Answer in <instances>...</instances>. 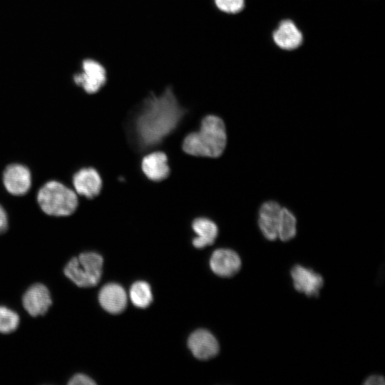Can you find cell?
Listing matches in <instances>:
<instances>
[{"mask_svg": "<svg viewBox=\"0 0 385 385\" xmlns=\"http://www.w3.org/2000/svg\"><path fill=\"white\" fill-rule=\"evenodd\" d=\"M184 113L170 88L160 96L151 95L135 119L138 145L145 148L158 144L177 127Z\"/></svg>", "mask_w": 385, "mask_h": 385, "instance_id": "1", "label": "cell"}, {"mask_svg": "<svg viewBox=\"0 0 385 385\" xmlns=\"http://www.w3.org/2000/svg\"><path fill=\"white\" fill-rule=\"evenodd\" d=\"M226 144L224 121L218 116L210 115L202 119L198 131L185 138L183 149L194 156L217 158L224 152Z\"/></svg>", "mask_w": 385, "mask_h": 385, "instance_id": "2", "label": "cell"}, {"mask_svg": "<svg viewBox=\"0 0 385 385\" xmlns=\"http://www.w3.org/2000/svg\"><path fill=\"white\" fill-rule=\"evenodd\" d=\"M37 200L41 210L53 216H68L78 206L76 194L57 181H49L39 190Z\"/></svg>", "mask_w": 385, "mask_h": 385, "instance_id": "3", "label": "cell"}, {"mask_svg": "<svg viewBox=\"0 0 385 385\" xmlns=\"http://www.w3.org/2000/svg\"><path fill=\"white\" fill-rule=\"evenodd\" d=\"M103 265L102 256L87 252L71 258L66 265L63 273L80 287H92L101 279Z\"/></svg>", "mask_w": 385, "mask_h": 385, "instance_id": "4", "label": "cell"}, {"mask_svg": "<svg viewBox=\"0 0 385 385\" xmlns=\"http://www.w3.org/2000/svg\"><path fill=\"white\" fill-rule=\"evenodd\" d=\"M290 276L294 289L307 297H317L324 284L321 274L301 265L292 267Z\"/></svg>", "mask_w": 385, "mask_h": 385, "instance_id": "5", "label": "cell"}, {"mask_svg": "<svg viewBox=\"0 0 385 385\" xmlns=\"http://www.w3.org/2000/svg\"><path fill=\"white\" fill-rule=\"evenodd\" d=\"M22 304L31 316L43 315L52 304L48 289L41 283L33 284L24 293Z\"/></svg>", "mask_w": 385, "mask_h": 385, "instance_id": "6", "label": "cell"}, {"mask_svg": "<svg viewBox=\"0 0 385 385\" xmlns=\"http://www.w3.org/2000/svg\"><path fill=\"white\" fill-rule=\"evenodd\" d=\"M83 73L74 77L76 84L81 86L88 93H95L106 81V72L98 62L87 59L83 62Z\"/></svg>", "mask_w": 385, "mask_h": 385, "instance_id": "7", "label": "cell"}, {"mask_svg": "<svg viewBox=\"0 0 385 385\" xmlns=\"http://www.w3.org/2000/svg\"><path fill=\"white\" fill-rule=\"evenodd\" d=\"M212 271L222 277H230L240 270L242 261L238 254L232 250L221 248L213 252L210 260Z\"/></svg>", "mask_w": 385, "mask_h": 385, "instance_id": "8", "label": "cell"}, {"mask_svg": "<svg viewBox=\"0 0 385 385\" xmlns=\"http://www.w3.org/2000/svg\"><path fill=\"white\" fill-rule=\"evenodd\" d=\"M3 181L7 191L14 195H22L30 189L31 177L29 170L20 164H11L6 167Z\"/></svg>", "mask_w": 385, "mask_h": 385, "instance_id": "9", "label": "cell"}, {"mask_svg": "<svg viewBox=\"0 0 385 385\" xmlns=\"http://www.w3.org/2000/svg\"><path fill=\"white\" fill-rule=\"evenodd\" d=\"M188 346L195 357L202 360L214 357L219 351L217 339L205 329L194 332L188 339Z\"/></svg>", "mask_w": 385, "mask_h": 385, "instance_id": "10", "label": "cell"}, {"mask_svg": "<svg viewBox=\"0 0 385 385\" xmlns=\"http://www.w3.org/2000/svg\"><path fill=\"white\" fill-rule=\"evenodd\" d=\"M282 207L273 200L262 204L258 214V226L263 236L270 241L277 239V224Z\"/></svg>", "mask_w": 385, "mask_h": 385, "instance_id": "11", "label": "cell"}, {"mask_svg": "<svg viewBox=\"0 0 385 385\" xmlns=\"http://www.w3.org/2000/svg\"><path fill=\"white\" fill-rule=\"evenodd\" d=\"M98 301L104 310L111 314L123 312L127 304L125 289L116 283L103 286L98 294Z\"/></svg>", "mask_w": 385, "mask_h": 385, "instance_id": "12", "label": "cell"}, {"mask_svg": "<svg viewBox=\"0 0 385 385\" xmlns=\"http://www.w3.org/2000/svg\"><path fill=\"white\" fill-rule=\"evenodd\" d=\"M73 184L76 192L87 198L97 196L102 187L98 173L92 168H83L78 171L73 175Z\"/></svg>", "mask_w": 385, "mask_h": 385, "instance_id": "13", "label": "cell"}, {"mask_svg": "<svg viewBox=\"0 0 385 385\" xmlns=\"http://www.w3.org/2000/svg\"><path fill=\"white\" fill-rule=\"evenodd\" d=\"M273 40L277 46L285 50H293L302 43L300 30L291 20H284L273 33Z\"/></svg>", "mask_w": 385, "mask_h": 385, "instance_id": "14", "label": "cell"}, {"mask_svg": "<svg viewBox=\"0 0 385 385\" xmlns=\"http://www.w3.org/2000/svg\"><path fill=\"white\" fill-rule=\"evenodd\" d=\"M142 170L151 180L165 179L170 173L166 155L162 152H154L145 155L142 160Z\"/></svg>", "mask_w": 385, "mask_h": 385, "instance_id": "15", "label": "cell"}, {"mask_svg": "<svg viewBox=\"0 0 385 385\" xmlns=\"http://www.w3.org/2000/svg\"><path fill=\"white\" fill-rule=\"evenodd\" d=\"M192 226L197 235L192 240L196 248H203L215 242L218 228L214 222L207 218L200 217L193 221Z\"/></svg>", "mask_w": 385, "mask_h": 385, "instance_id": "16", "label": "cell"}, {"mask_svg": "<svg viewBox=\"0 0 385 385\" xmlns=\"http://www.w3.org/2000/svg\"><path fill=\"white\" fill-rule=\"evenodd\" d=\"M297 234V219L288 208H281L278 224L277 238L282 242L293 239Z\"/></svg>", "mask_w": 385, "mask_h": 385, "instance_id": "17", "label": "cell"}, {"mask_svg": "<svg viewBox=\"0 0 385 385\" xmlns=\"http://www.w3.org/2000/svg\"><path fill=\"white\" fill-rule=\"evenodd\" d=\"M129 295L132 303L139 308L148 307L153 300L150 287L146 282L143 281L133 283L130 287Z\"/></svg>", "mask_w": 385, "mask_h": 385, "instance_id": "18", "label": "cell"}, {"mask_svg": "<svg viewBox=\"0 0 385 385\" xmlns=\"http://www.w3.org/2000/svg\"><path fill=\"white\" fill-rule=\"evenodd\" d=\"M20 318L14 311L0 306V333L9 334L14 332L19 327Z\"/></svg>", "mask_w": 385, "mask_h": 385, "instance_id": "19", "label": "cell"}, {"mask_svg": "<svg viewBox=\"0 0 385 385\" xmlns=\"http://www.w3.org/2000/svg\"><path fill=\"white\" fill-rule=\"evenodd\" d=\"M218 9L227 14H237L242 10L245 0H214Z\"/></svg>", "mask_w": 385, "mask_h": 385, "instance_id": "20", "label": "cell"}, {"mask_svg": "<svg viewBox=\"0 0 385 385\" xmlns=\"http://www.w3.org/2000/svg\"><path fill=\"white\" fill-rule=\"evenodd\" d=\"M68 385H93L96 383L88 376L83 374H76L73 376L69 381Z\"/></svg>", "mask_w": 385, "mask_h": 385, "instance_id": "21", "label": "cell"}, {"mask_svg": "<svg viewBox=\"0 0 385 385\" xmlns=\"http://www.w3.org/2000/svg\"><path fill=\"white\" fill-rule=\"evenodd\" d=\"M385 383L384 376L378 374H374L369 376L364 381L365 385H384Z\"/></svg>", "mask_w": 385, "mask_h": 385, "instance_id": "22", "label": "cell"}, {"mask_svg": "<svg viewBox=\"0 0 385 385\" xmlns=\"http://www.w3.org/2000/svg\"><path fill=\"white\" fill-rule=\"evenodd\" d=\"M7 227V216L3 207L0 205V234H2L5 231H6Z\"/></svg>", "mask_w": 385, "mask_h": 385, "instance_id": "23", "label": "cell"}]
</instances>
